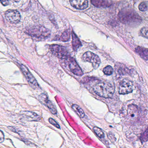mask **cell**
I'll return each mask as SVG.
<instances>
[{
	"label": "cell",
	"instance_id": "7c38bea8",
	"mask_svg": "<svg viewBox=\"0 0 148 148\" xmlns=\"http://www.w3.org/2000/svg\"><path fill=\"white\" fill-rule=\"evenodd\" d=\"M23 115L28 121H38L41 120V117L34 112L29 111H24Z\"/></svg>",
	"mask_w": 148,
	"mask_h": 148
},
{
	"label": "cell",
	"instance_id": "7402d4cb",
	"mask_svg": "<svg viewBox=\"0 0 148 148\" xmlns=\"http://www.w3.org/2000/svg\"><path fill=\"white\" fill-rule=\"evenodd\" d=\"M148 3L146 2H142L140 3L139 6V9L140 11H147L148 10Z\"/></svg>",
	"mask_w": 148,
	"mask_h": 148
},
{
	"label": "cell",
	"instance_id": "277c9868",
	"mask_svg": "<svg viewBox=\"0 0 148 148\" xmlns=\"http://www.w3.org/2000/svg\"><path fill=\"white\" fill-rule=\"evenodd\" d=\"M51 53L54 55L61 60H66L69 58L68 51L66 48L60 45L53 44L50 46Z\"/></svg>",
	"mask_w": 148,
	"mask_h": 148
},
{
	"label": "cell",
	"instance_id": "3957f363",
	"mask_svg": "<svg viewBox=\"0 0 148 148\" xmlns=\"http://www.w3.org/2000/svg\"><path fill=\"white\" fill-rule=\"evenodd\" d=\"M30 36L38 40L47 39L50 36L49 29L41 25H36L31 27L28 31Z\"/></svg>",
	"mask_w": 148,
	"mask_h": 148
},
{
	"label": "cell",
	"instance_id": "cb8c5ba5",
	"mask_svg": "<svg viewBox=\"0 0 148 148\" xmlns=\"http://www.w3.org/2000/svg\"><path fill=\"white\" fill-rule=\"evenodd\" d=\"M141 34L143 37L148 38V27H143L140 30Z\"/></svg>",
	"mask_w": 148,
	"mask_h": 148
},
{
	"label": "cell",
	"instance_id": "8fae6325",
	"mask_svg": "<svg viewBox=\"0 0 148 148\" xmlns=\"http://www.w3.org/2000/svg\"><path fill=\"white\" fill-rule=\"evenodd\" d=\"M92 4L97 8H107L112 4L111 0H90Z\"/></svg>",
	"mask_w": 148,
	"mask_h": 148
},
{
	"label": "cell",
	"instance_id": "5b68a950",
	"mask_svg": "<svg viewBox=\"0 0 148 148\" xmlns=\"http://www.w3.org/2000/svg\"><path fill=\"white\" fill-rule=\"evenodd\" d=\"M82 60L84 62L92 63L93 67L95 69L99 67L101 63V59L99 56L89 51L86 52L83 55Z\"/></svg>",
	"mask_w": 148,
	"mask_h": 148
},
{
	"label": "cell",
	"instance_id": "ffe728a7",
	"mask_svg": "<svg viewBox=\"0 0 148 148\" xmlns=\"http://www.w3.org/2000/svg\"><path fill=\"white\" fill-rule=\"evenodd\" d=\"M103 72L105 75H109L113 73V69L111 66H108L103 69Z\"/></svg>",
	"mask_w": 148,
	"mask_h": 148
},
{
	"label": "cell",
	"instance_id": "9a60e30c",
	"mask_svg": "<svg viewBox=\"0 0 148 148\" xmlns=\"http://www.w3.org/2000/svg\"><path fill=\"white\" fill-rule=\"evenodd\" d=\"M136 52L142 57L147 59L148 57V49L142 47H138L136 48Z\"/></svg>",
	"mask_w": 148,
	"mask_h": 148
},
{
	"label": "cell",
	"instance_id": "d6986e66",
	"mask_svg": "<svg viewBox=\"0 0 148 148\" xmlns=\"http://www.w3.org/2000/svg\"><path fill=\"white\" fill-rule=\"evenodd\" d=\"M93 130L98 137H100L101 139L104 138L105 135L102 130L97 127H94Z\"/></svg>",
	"mask_w": 148,
	"mask_h": 148
},
{
	"label": "cell",
	"instance_id": "f1b7e54d",
	"mask_svg": "<svg viewBox=\"0 0 148 148\" xmlns=\"http://www.w3.org/2000/svg\"><path fill=\"white\" fill-rule=\"evenodd\" d=\"M126 148L123 147V148Z\"/></svg>",
	"mask_w": 148,
	"mask_h": 148
},
{
	"label": "cell",
	"instance_id": "83f0119b",
	"mask_svg": "<svg viewBox=\"0 0 148 148\" xmlns=\"http://www.w3.org/2000/svg\"><path fill=\"white\" fill-rule=\"evenodd\" d=\"M13 1H14L16 2H19L20 0H13Z\"/></svg>",
	"mask_w": 148,
	"mask_h": 148
},
{
	"label": "cell",
	"instance_id": "e0dca14e",
	"mask_svg": "<svg viewBox=\"0 0 148 148\" xmlns=\"http://www.w3.org/2000/svg\"><path fill=\"white\" fill-rule=\"evenodd\" d=\"M46 105L52 114H57V110H56V107L51 101L49 100H48L47 101L46 103Z\"/></svg>",
	"mask_w": 148,
	"mask_h": 148
},
{
	"label": "cell",
	"instance_id": "ac0fdd59",
	"mask_svg": "<svg viewBox=\"0 0 148 148\" xmlns=\"http://www.w3.org/2000/svg\"><path fill=\"white\" fill-rule=\"evenodd\" d=\"M70 39V31L67 30L63 33L60 37V40L63 42H67Z\"/></svg>",
	"mask_w": 148,
	"mask_h": 148
},
{
	"label": "cell",
	"instance_id": "52a82bcc",
	"mask_svg": "<svg viewBox=\"0 0 148 148\" xmlns=\"http://www.w3.org/2000/svg\"><path fill=\"white\" fill-rule=\"evenodd\" d=\"M5 17L8 21L14 24L18 23L21 18L20 13L17 10H9L6 11Z\"/></svg>",
	"mask_w": 148,
	"mask_h": 148
},
{
	"label": "cell",
	"instance_id": "484cf974",
	"mask_svg": "<svg viewBox=\"0 0 148 148\" xmlns=\"http://www.w3.org/2000/svg\"><path fill=\"white\" fill-rule=\"evenodd\" d=\"M1 1L3 6H7L9 3V0H1Z\"/></svg>",
	"mask_w": 148,
	"mask_h": 148
},
{
	"label": "cell",
	"instance_id": "7a4b0ae2",
	"mask_svg": "<svg viewBox=\"0 0 148 148\" xmlns=\"http://www.w3.org/2000/svg\"><path fill=\"white\" fill-rule=\"evenodd\" d=\"M115 89L114 84L108 81L98 83L93 88V90L96 95L104 98L112 97L114 93Z\"/></svg>",
	"mask_w": 148,
	"mask_h": 148
},
{
	"label": "cell",
	"instance_id": "6da1fadb",
	"mask_svg": "<svg viewBox=\"0 0 148 148\" xmlns=\"http://www.w3.org/2000/svg\"><path fill=\"white\" fill-rule=\"evenodd\" d=\"M118 18L121 22L127 25L135 26L142 21L141 16L132 9L125 8L120 11Z\"/></svg>",
	"mask_w": 148,
	"mask_h": 148
},
{
	"label": "cell",
	"instance_id": "603a6c76",
	"mask_svg": "<svg viewBox=\"0 0 148 148\" xmlns=\"http://www.w3.org/2000/svg\"><path fill=\"white\" fill-rule=\"evenodd\" d=\"M141 140L143 142H146L148 141V128L142 134Z\"/></svg>",
	"mask_w": 148,
	"mask_h": 148
},
{
	"label": "cell",
	"instance_id": "8992f818",
	"mask_svg": "<svg viewBox=\"0 0 148 148\" xmlns=\"http://www.w3.org/2000/svg\"><path fill=\"white\" fill-rule=\"evenodd\" d=\"M134 89L133 82L127 79H124L121 82L119 86V93L126 95L132 92Z\"/></svg>",
	"mask_w": 148,
	"mask_h": 148
},
{
	"label": "cell",
	"instance_id": "4316f807",
	"mask_svg": "<svg viewBox=\"0 0 148 148\" xmlns=\"http://www.w3.org/2000/svg\"><path fill=\"white\" fill-rule=\"evenodd\" d=\"M4 139V134L2 131L1 130V134H0V141L1 143H2L3 142V140Z\"/></svg>",
	"mask_w": 148,
	"mask_h": 148
},
{
	"label": "cell",
	"instance_id": "30bf717a",
	"mask_svg": "<svg viewBox=\"0 0 148 148\" xmlns=\"http://www.w3.org/2000/svg\"><path fill=\"white\" fill-rule=\"evenodd\" d=\"M70 2L71 6L76 9H85L88 5L87 0H70Z\"/></svg>",
	"mask_w": 148,
	"mask_h": 148
},
{
	"label": "cell",
	"instance_id": "9c48e42d",
	"mask_svg": "<svg viewBox=\"0 0 148 148\" xmlns=\"http://www.w3.org/2000/svg\"><path fill=\"white\" fill-rule=\"evenodd\" d=\"M69 68L70 71L76 75L82 76L83 75V72L75 60L72 57L70 58Z\"/></svg>",
	"mask_w": 148,
	"mask_h": 148
},
{
	"label": "cell",
	"instance_id": "4fadbf2b",
	"mask_svg": "<svg viewBox=\"0 0 148 148\" xmlns=\"http://www.w3.org/2000/svg\"><path fill=\"white\" fill-rule=\"evenodd\" d=\"M138 108L136 106L133 104L129 105L128 106V115L129 117L132 118H136L138 116Z\"/></svg>",
	"mask_w": 148,
	"mask_h": 148
},
{
	"label": "cell",
	"instance_id": "ba28073f",
	"mask_svg": "<svg viewBox=\"0 0 148 148\" xmlns=\"http://www.w3.org/2000/svg\"><path fill=\"white\" fill-rule=\"evenodd\" d=\"M20 68L21 69L22 72L24 74V75L28 79L29 82L32 85V87H35V88L38 87L39 85H38V84L36 79L35 78L33 75L31 73L29 69L25 66L22 64L21 65Z\"/></svg>",
	"mask_w": 148,
	"mask_h": 148
},
{
	"label": "cell",
	"instance_id": "d4e9b609",
	"mask_svg": "<svg viewBox=\"0 0 148 148\" xmlns=\"http://www.w3.org/2000/svg\"><path fill=\"white\" fill-rule=\"evenodd\" d=\"M49 122L50 124H52L53 126H54L56 127L58 129H60V125H59L58 123H57L54 119H53V118H49Z\"/></svg>",
	"mask_w": 148,
	"mask_h": 148
},
{
	"label": "cell",
	"instance_id": "5bb4252c",
	"mask_svg": "<svg viewBox=\"0 0 148 148\" xmlns=\"http://www.w3.org/2000/svg\"><path fill=\"white\" fill-rule=\"evenodd\" d=\"M72 36L73 48L74 51H76L82 46L81 42L79 38L73 31L72 32Z\"/></svg>",
	"mask_w": 148,
	"mask_h": 148
},
{
	"label": "cell",
	"instance_id": "2e32d148",
	"mask_svg": "<svg viewBox=\"0 0 148 148\" xmlns=\"http://www.w3.org/2000/svg\"><path fill=\"white\" fill-rule=\"evenodd\" d=\"M72 108L81 118H83L84 117L85 113L80 106L76 104H74L72 105Z\"/></svg>",
	"mask_w": 148,
	"mask_h": 148
},
{
	"label": "cell",
	"instance_id": "44dd1931",
	"mask_svg": "<svg viewBox=\"0 0 148 148\" xmlns=\"http://www.w3.org/2000/svg\"><path fill=\"white\" fill-rule=\"evenodd\" d=\"M39 100L43 104H46V103L48 99L47 96V95L44 94H42L39 96Z\"/></svg>",
	"mask_w": 148,
	"mask_h": 148
}]
</instances>
